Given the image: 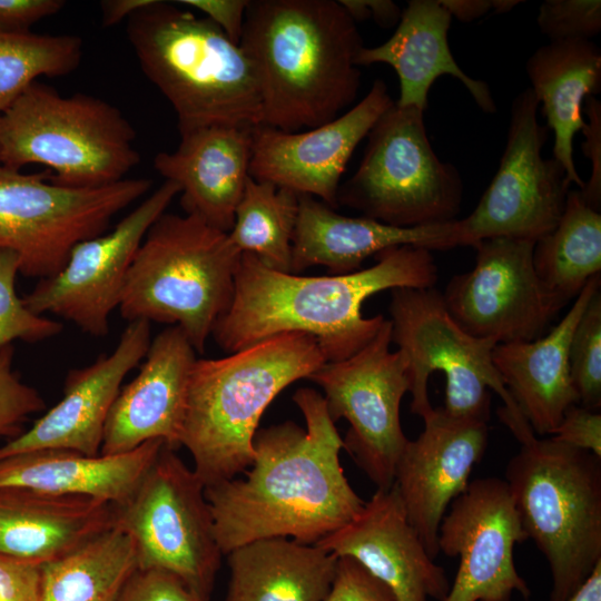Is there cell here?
<instances>
[{
	"mask_svg": "<svg viewBox=\"0 0 601 601\" xmlns=\"http://www.w3.org/2000/svg\"><path fill=\"white\" fill-rule=\"evenodd\" d=\"M324 363L316 339L300 332L267 337L221 358L196 359L181 446L205 486L231 480L252 465L265 410Z\"/></svg>",
	"mask_w": 601,
	"mask_h": 601,
	"instance_id": "cell-4",
	"label": "cell"
},
{
	"mask_svg": "<svg viewBox=\"0 0 601 601\" xmlns=\"http://www.w3.org/2000/svg\"><path fill=\"white\" fill-rule=\"evenodd\" d=\"M117 524L131 538L139 570H160L210 601L224 555L205 484L175 450L162 446L131 495L118 505Z\"/></svg>",
	"mask_w": 601,
	"mask_h": 601,
	"instance_id": "cell-12",
	"label": "cell"
},
{
	"mask_svg": "<svg viewBox=\"0 0 601 601\" xmlns=\"http://www.w3.org/2000/svg\"><path fill=\"white\" fill-rule=\"evenodd\" d=\"M423 110L395 102L370 130L358 168L341 184L337 204L396 227L456 219L463 180L434 151Z\"/></svg>",
	"mask_w": 601,
	"mask_h": 601,
	"instance_id": "cell-10",
	"label": "cell"
},
{
	"mask_svg": "<svg viewBox=\"0 0 601 601\" xmlns=\"http://www.w3.org/2000/svg\"><path fill=\"white\" fill-rule=\"evenodd\" d=\"M41 565L0 554V601H40Z\"/></svg>",
	"mask_w": 601,
	"mask_h": 601,
	"instance_id": "cell-43",
	"label": "cell"
},
{
	"mask_svg": "<svg viewBox=\"0 0 601 601\" xmlns=\"http://www.w3.org/2000/svg\"><path fill=\"white\" fill-rule=\"evenodd\" d=\"M528 540L505 480L481 477L451 503L441 521L439 549L460 556L459 570L444 601H511L531 591L518 573L513 549Z\"/></svg>",
	"mask_w": 601,
	"mask_h": 601,
	"instance_id": "cell-17",
	"label": "cell"
},
{
	"mask_svg": "<svg viewBox=\"0 0 601 601\" xmlns=\"http://www.w3.org/2000/svg\"><path fill=\"white\" fill-rule=\"evenodd\" d=\"M253 128L213 126L180 135L176 150L158 152L155 169L180 188L187 215L225 233L249 177Z\"/></svg>",
	"mask_w": 601,
	"mask_h": 601,
	"instance_id": "cell-24",
	"label": "cell"
},
{
	"mask_svg": "<svg viewBox=\"0 0 601 601\" xmlns=\"http://www.w3.org/2000/svg\"><path fill=\"white\" fill-rule=\"evenodd\" d=\"M349 556L386 584L397 601H444L451 585L410 523L394 484L377 489L346 525L314 544Z\"/></svg>",
	"mask_w": 601,
	"mask_h": 601,
	"instance_id": "cell-21",
	"label": "cell"
},
{
	"mask_svg": "<svg viewBox=\"0 0 601 601\" xmlns=\"http://www.w3.org/2000/svg\"><path fill=\"white\" fill-rule=\"evenodd\" d=\"M14 347L0 351V437L9 440L21 434L30 415L45 410L41 394L23 383L13 371Z\"/></svg>",
	"mask_w": 601,
	"mask_h": 601,
	"instance_id": "cell-38",
	"label": "cell"
},
{
	"mask_svg": "<svg viewBox=\"0 0 601 601\" xmlns=\"http://www.w3.org/2000/svg\"><path fill=\"white\" fill-rule=\"evenodd\" d=\"M65 6L63 0H0V33L30 32L33 24Z\"/></svg>",
	"mask_w": 601,
	"mask_h": 601,
	"instance_id": "cell-44",
	"label": "cell"
},
{
	"mask_svg": "<svg viewBox=\"0 0 601 601\" xmlns=\"http://www.w3.org/2000/svg\"><path fill=\"white\" fill-rule=\"evenodd\" d=\"M118 505L78 494L0 489V554L39 565L112 529Z\"/></svg>",
	"mask_w": 601,
	"mask_h": 601,
	"instance_id": "cell-25",
	"label": "cell"
},
{
	"mask_svg": "<svg viewBox=\"0 0 601 601\" xmlns=\"http://www.w3.org/2000/svg\"><path fill=\"white\" fill-rule=\"evenodd\" d=\"M440 2L450 12L452 19L455 18L465 23L490 13H508L523 3L520 0H440Z\"/></svg>",
	"mask_w": 601,
	"mask_h": 601,
	"instance_id": "cell-47",
	"label": "cell"
},
{
	"mask_svg": "<svg viewBox=\"0 0 601 601\" xmlns=\"http://www.w3.org/2000/svg\"><path fill=\"white\" fill-rule=\"evenodd\" d=\"M179 193L178 185L165 180L109 233L78 243L63 268L40 279L22 298L24 305L38 315L67 319L90 336L105 337L141 242Z\"/></svg>",
	"mask_w": 601,
	"mask_h": 601,
	"instance_id": "cell-15",
	"label": "cell"
},
{
	"mask_svg": "<svg viewBox=\"0 0 601 601\" xmlns=\"http://www.w3.org/2000/svg\"><path fill=\"white\" fill-rule=\"evenodd\" d=\"M552 437L601 457V414L573 404L564 412Z\"/></svg>",
	"mask_w": 601,
	"mask_h": 601,
	"instance_id": "cell-41",
	"label": "cell"
},
{
	"mask_svg": "<svg viewBox=\"0 0 601 601\" xmlns=\"http://www.w3.org/2000/svg\"><path fill=\"white\" fill-rule=\"evenodd\" d=\"M568 601H601V562Z\"/></svg>",
	"mask_w": 601,
	"mask_h": 601,
	"instance_id": "cell-49",
	"label": "cell"
},
{
	"mask_svg": "<svg viewBox=\"0 0 601 601\" xmlns=\"http://www.w3.org/2000/svg\"><path fill=\"white\" fill-rule=\"evenodd\" d=\"M535 274L560 312L601 270V213L580 189L568 193L556 226L533 247Z\"/></svg>",
	"mask_w": 601,
	"mask_h": 601,
	"instance_id": "cell-31",
	"label": "cell"
},
{
	"mask_svg": "<svg viewBox=\"0 0 601 601\" xmlns=\"http://www.w3.org/2000/svg\"><path fill=\"white\" fill-rule=\"evenodd\" d=\"M150 342L149 322H129L111 353L100 354L91 364L67 373L61 400L29 430L1 445L0 459L38 450L99 455L121 383L145 358Z\"/></svg>",
	"mask_w": 601,
	"mask_h": 601,
	"instance_id": "cell-20",
	"label": "cell"
},
{
	"mask_svg": "<svg viewBox=\"0 0 601 601\" xmlns=\"http://www.w3.org/2000/svg\"><path fill=\"white\" fill-rule=\"evenodd\" d=\"M82 58V40L72 35L0 33V115L40 76L63 77Z\"/></svg>",
	"mask_w": 601,
	"mask_h": 601,
	"instance_id": "cell-34",
	"label": "cell"
},
{
	"mask_svg": "<svg viewBox=\"0 0 601 601\" xmlns=\"http://www.w3.org/2000/svg\"><path fill=\"white\" fill-rule=\"evenodd\" d=\"M240 257L228 233L194 215L164 213L132 259L119 312L128 323L178 326L194 349L204 353L233 300Z\"/></svg>",
	"mask_w": 601,
	"mask_h": 601,
	"instance_id": "cell-6",
	"label": "cell"
},
{
	"mask_svg": "<svg viewBox=\"0 0 601 601\" xmlns=\"http://www.w3.org/2000/svg\"><path fill=\"white\" fill-rule=\"evenodd\" d=\"M226 555L224 601H324L338 561L334 553L287 538L256 540Z\"/></svg>",
	"mask_w": 601,
	"mask_h": 601,
	"instance_id": "cell-30",
	"label": "cell"
},
{
	"mask_svg": "<svg viewBox=\"0 0 601 601\" xmlns=\"http://www.w3.org/2000/svg\"><path fill=\"white\" fill-rule=\"evenodd\" d=\"M529 87L553 132V156L570 184L584 181L573 159V139L585 125L583 102L601 91V50L591 40L550 41L526 60Z\"/></svg>",
	"mask_w": 601,
	"mask_h": 601,
	"instance_id": "cell-29",
	"label": "cell"
},
{
	"mask_svg": "<svg viewBox=\"0 0 601 601\" xmlns=\"http://www.w3.org/2000/svg\"><path fill=\"white\" fill-rule=\"evenodd\" d=\"M353 21L361 22L373 19L381 27H392L398 23L402 10L392 0H339Z\"/></svg>",
	"mask_w": 601,
	"mask_h": 601,
	"instance_id": "cell-46",
	"label": "cell"
},
{
	"mask_svg": "<svg viewBox=\"0 0 601 601\" xmlns=\"http://www.w3.org/2000/svg\"><path fill=\"white\" fill-rule=\"evenodd\" d=\"M404 245L428 250L462 246L459 219L403 228L365 216H343L311 195H298L292 274L313 266H324L334 275L349 274L370 256Z\"/></svg>",
	"mask_w": 601,
	"mask_h": 601,
	"instance_id": "cell-23",
	"label": "cell"
},
{
	"mask_svg": "<svg viewBox=\"0 0 601 601\" xmlns=\"http://www.w3.org/2000/svg\"><path fill=\"white\" fill-rule=\"evenodd\" d=\"M135 140L134 126L116 106L87 93L65 97L38 81L0 115V165H43L65 187L125 179L140 161Z\"/></svg>",
	"mask_w": 601,
	"mask_h": 601,
	"instance_id": "cell-8",
	"label": "cell"
},
{
	"mask_svg": "<svg viewBox=\"0 0 601 601\" xmlns=\"http://www.w3.org/2000/svg\"><path fill=\"white\" fill-rule=\"evenodd\" d=\"M391 290L392 342L407 361L412 413L424 418L434 408L427 384L431 374L440 371L446 380L442 410L447 415L487 423L492 390L504 403L497 414L513 435L522 441L532 434L494 366L497 343L462 329L434 287Z\"/></svg>",
	"mask_w": 601,
	"mask_h": 601,
	"instance_id": "cell-9",
	"label": "cell"
},
{
	"mask_svg": "<svg viewBox=\"0 0 601 601\" xmlns=\"http://www.w3.org/2000/svg\"><path fill=\"white\" fill-rule=\"evenodd\" d=\"M535 242L492 237L472 245L475 265L454 275L442 297L462 329L497 344L542 336L559 311L533 267Z\"/></svg>",
	"mask_w": 601,
	"mask_h": 601,
	"instance_id": "cell-16",
	"label": "cell"
},
{
	"mask_svg": "<svg viewBox=\"0 0 601 601\" xmlns=\"http://www.w3.org/2000/svg\"><path fill=\"white\" fill-rule=\"evenodd\" d=\"M536 23L550 41L591 40L601 31V1L545 0Z\"/></svg>",
	"mask_w": 601,
	"mask_h": 601,
	"instance_id": "cell-37",
	"label": "cell"
},
{
	"mask_svg": "<svg viewBox=\"0 0 601 601\" xmlns=\"http://www.w3.org/2000/svg\"><path fill=\"white\" fill-rule=\"evenodd\" d=\"M528 87L513 99L499 168L474 210L459 219L462 246L492 237L536 242L558 224L571 184L562 165L544 158L549 129Z\"/></svg>",
	"mask_w": 601,
	"mask_h": 601,
	"instance_id": "cell-14",
	"label": "cell"
},
{
	"mask_svg": "<svg viewBox=\"0 0 601 601\" xmlns=\"http://www.w3.org/2000/svg\"><path fill=\"white\" fill-rule=\"evenodd\" d=\"M51 174L0 165V249L18 255L19 273L48 278L80 242L106 233L111 219L146 195L152 181L125 178L96 188L57 185Z\"/></svg>",
	"mask_w": 601,
	"mask_h": 601,
	"instance_id": "cell-11",
	"label": "cell"
},
{
	"mask_svg": "<svg viewBox=\"0 0 601 601\" xmlns=\"http://www.w3.org/2000/svg\"><path fill=\"white\" fill-rule=\"evenodd\" d=\"M324 601H397L392 590L349 556H339Z\"/></svg>",
	"mask_w": 601,
	"mask_h": 601,
	"instance_id": "cell-39",
	"label": "cell"
},
{
	"mask_svg": "<svg viewBox=\"0 0 601 601\" xmlns=\"http://www.w3.org/2000/svg\"><path fill=\"white\" fill-rule=\"evenodd\" d=\"M423 421V432L407 441L400 456L393 484L410 523L435 559L441 521L466 490L474 465L485 453L489 430L486 422L452 417L442 407Z\"/></svg>",
	"mask_w": 601,
	"mask_h": 601,
	"instance_id": "cell-19",
	"label": "cell"
},
{
	"mask_svg": "<svg viewBox=\"0 0 601 601\" xmlns=\"http://www.w3.org/2000/svg\"><path fill=\"white\" fill-rule=\"evenodd\" d=\"M298 214V194L248 177L228 236L242 253L265 266L290 273L292 242Z\"/></svg>",
	"mask_w": 601,
	"mask_h": 601,
	"instance_id": "cell-33",
	"label": "cell"
},
{
	"mask_svg": "<svg viewBox=\"0 0 601 601\" xmlns=\"http://www.w3.org/2000/svg\"><path fill=\"white\" fill-rule=\"evenodd\" d=\"M126 33L142 72L175 110L180 135L262 124L252 61L209 19L154 0L127 19Z\"/></svg>",
	"mask_w": 601,
	"mask_h": 601,
	"instance_id": "cell-5",
	"label": "cell"
},
{
	"mask_svg": "<svg viewBox=\"0 0 601 601\" xmlns=\"http://www.w3.org/2000/svg\"><path fill=\"white\" fill-rule=\"evenodd\" d=\"M18 255L0 249V351L20 339L37 343L62 331V323L31 312L17 295Z\"/></svg>",
	"mask_w": 601,
	"mask_h": 601,
	"instance_id": "cell-36",
	"label": "cell"
},
{
	"mask_svg": "<svg viewBox=\"0 0 601 601\" xmlns=\"http://www.w3.org/2000/svg\"><path fill=\"white\" fill-rule=\"evenodd\" d=\"M376 263L349 274L302 276L265 266L242 254L230 306L213 337L233 353L267 337L300 332L313 336L327 363L343 361L366 346L385 317H365L363 303L398 287L432 288L437 267L431 250L410 245L387 248Z\"/></svg>",
	"mask_w": 601,
	"mask_h": 601,
	"instance_id": "cell-2",
	"label": "cell"
},
{
	"mask_svg": "<svg viewBox=\"0 0 601 601\" xmlns=\"http://www.w3.org/2000/svg\"><path fill=\"white\" fill-rule=\"evenodd\" d=\"M176 3L204 13L233 42L239 45L249 0H179Z\"/></svg>",
	"mask_w": 601,
	"mask_h": 601,
	"instance_id": "cell-45",
	"label": "cell"
},
{
	"mask_svg": "<svg viewBox=\"0 0 601 601\" xmlns=\"http://www.w3.org/2000/svg\"><path fill=\"white\" fill-rule=\"evenodd\" d=\"M293 401L305 428L287 421L257 430L245 479L205 486L223 554L268 538L314 545L351 522L365 504L344 474V442L323 395L302 387Z\"/></svg>",
	"mask_w": 601,
	"mask_h": 601,
	"instance_id": "cell-1",
	"label": "cell"
},
{
	"mask_svg": "<svg viewBox=\"0 0 601 601\" xmlns=\"http://www.w3.org/2000/svg\"><path fill=\"white\" fill-rule=\"evenodd\" d=\"M196 359V351L178 326L156 335L138 374L120 388L110 410L100 454H122L152 440L175 451L180 447Z\"/></svg>",
	"mask_w": 601,
	"mask_h": 601,
	"instance_id": "cell-22",
	"label": "cell"
},
{
	"mask_svg": "<svg viewBox=\"0 0 601 601\" xmlns=\"http://www.w3.org/2000/svg\"><path fill=\"white\" fill-rule=\"evenodd\" d=\"M505 482L549 563V601H568L601 562V457L533 435L508 462Z\"/></svg>",
	"mask_w": 601,
	"mask_h": 601,
	"instance_id": "cell-7",
	"label": "cell"
},
{
	"mask_svg": "<svg viewBox=\"0 0 601 601\" xmlns=\"http://www.w3.org/2000/svg\"><path fill=\"white\" fill-rule=\"evenodd\" d=\"M569 365L579 404L601 407V293L591 297L573 332Z\"/></svg>",
	"mask_w": 601,
	"mask_h": 601,
	"instance_id": "cell-35",
	"label": "cell"
},
{
	"mask_svg": "<svg viewBox=\"0 0 601 601\" xmlns=\"http://www.w3.org/2000/svg\"><path fill=\"white\" fill-rule=\"evenodd\" d=\"M583 112L588 117L582 132V150L591 162V176L580 189L584 200L594 209H601V102L595 97L584 101Z\"/></svg>",
	"mask_w": 601,
	"mask_h": 601,
	"instance_id": "cell-42",
	"label": "cell"
},
{
	"mask_svg": "<svg viewBox=\"0 0 601 601\" xmlns=\"http://www.w3.org/2000/svg\"><path fill=\"white\" fill-rule=\"evenodd\" d=\"M152 440L116 455L88 456L67 450H38L0 459V489L78 494L122 504L159 454Z\"/></svg>",
	"mask_w": 601,
	"mask_h": 601,
	"instance_id": "cell-28",
	"label": "cell"
},
{
	"mask_svg": "<svg viewBox=\"0 0 601 601\" xmlns=\"http://www.w3.org/2000/svg\"><path fill=\"white\" fill-rule=\"evenodd\" d=\"M118 601H206L171 573L139 570L131 575Z\"/></svg>",
	"mask_w": 601,
	"mask_h": 601,
	"instance_id": "cell-40",
	"label": "cell"
},
{
	"mask_svg": "<svg viewBox=\"0 0 601 601\" xmlns=\"http://www.w3.org/2000/svg\"><path fill=\"white\" fill-rule=\"evenodd\" d=\"M239 46L257 73L263 126L315 128L357 96L363 45L338 1L249 0Z\"/></svg>",
	"mask_w": 601,
	"mask_h": 601,
	"instance_id": "cell-3",
	"label": "cell"
},
{
	"mask_svg": "<svg viewBox=\"0 0 601 601\" xmlns=\"http://www.w3.org/2000/svg\"><path fill=\"white\" fill-rule=\"evenodd\" d=\"M152 2L154 0H105L100 3L102 26L112 27Z\"/></svg>",
	"mask_w": 601,
	"mask_h": 601,
	"instance_id": "cell-48",
	"label": "cell"
},
{
	"mask_svg": "<svg viewBox=\"0 0 601 601\" xmlns=\"http://www.w3.org/2000/svg\"><path fill=\"white\" fill-rule=\"evenodd\" d=\"M451 23L452 17L440 0H411L394 33L380 46H363L355 63L391 66L400 82V97L395 101L400 107L425 111L432 85L449 75L462 82L483 112L494 114L496 105L489 85L465 73L451 52L447 40Z\"/></svg>",
	"mask_w": 601,
	"mask_h": 601,
	"instance_id": "cell-27",
	"label": "cell"
},
{
	"mask_svg": "<svg viewBox=\"0 0 601 601\" xmlns=\"http://www.w3.org/2000/svg\"><path fill=\"white\" fill-rule=\"evenodd\" d=\"M394 102L386 83L376 79L357 105L329 122L299 131L254 127L249 176L311 195L335 209L348 160Z\"/></svg>",
	"mask_w": 601,
	"mask_h": 601,
	"instance_id": "cell-18",
	"label": "cell"
},
{
	"mask_svg": "<svg viewBox=\"0 0 601 601\" xmlns=\"http://www.w3.org/2000/svg\"><path fill=\"white\" fill-rule=\"evenodd\" d=\"M134 542L118 524L41 565L40 601H118L137 571Z\"/></svg>",
	"mask_w": 601,
	"mask_h": 601,
	"instance_id": "cell-32",
	"label": "cell"
},
{
	"mask_svg": "<svg viewBox=\"0 0 601 601\" xmlns=\"http://www.w3.org/2000/svg\"><path fill=\"white\" fill-rule=\"evenodd\" d=\"M392 326L385 319L376 336L354 355L324 363L307 380L324 392L327 412L349 430L344 449L381 490L390 489L400 456L408 441L400 416L401 402L410 392L407 361L392 352Z\"/></svg>",
	"mask_w": 601,
	"mask_h": 601,
	"instance_id": "cell-13",
	"label": "cell"
},
{
	"mask_svg": "<svg viewBox=\"0 0 601 601\" xmlns=\"http://www.w3.org/2000/svg\"><path fill=\"white\" fill-rule=\"evenodd\" d=\"M599 289L597 275L548 335L530 342L497 344L493 349V363L503 384L539 435H552L566 408L579 404L570 374L569 348L577 324Z\"/></svg>",
	"mask_w": 601,
	"mask_h": 601,
	"instance_id": "cell-26",
	"label": "cell"
}]
</instances>
